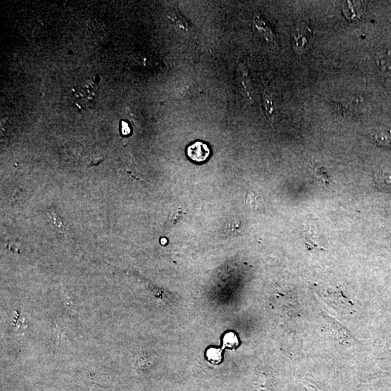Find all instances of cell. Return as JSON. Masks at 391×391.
<instances>
[{
	"mask_svg": "<svg viewBox=\"0 0 391 391\" xmlns=\"http://www.w3.org/2000/svg\"><path fill=\"white\" fill-rule=\"evenodd\" d=\"M121 133L123 135H130V132H131L130 125L126 121H121Z\"/></svg>",
	"mask_w": 391,
	"mask_h": 391,
	"instance_id": "5bb4252c",
	"label": "cell"
},
{
	"mask_svg": "<svg viewBox=\"0 0 391 391\" xmlns=\"http://www.w3.org/2000/svg\"><path fill=\"white\" fill-rule=\"evenodd\" d=\"M374 182L379 190L391 193V172L379 171L374 175Z\"/></svg>",
	"mask_w": 391,
	"mask_h": 391,
	"instance_id": "8992f818",
	"label": "cell"
},
{
	"mask_svg": "<svg viewBox=\"0 0 391 391\" xmlns=\"http://www.w3.org/2000/svg\"><path fill=\"white\" fill-rule=\"evenodd\" d=\"M187 155L189 158L194 162H203L209 157L210 150L206 144L196 141L188 147Z\"/></svg>",
	"mask_w": 391,
	"mask_h": 391,
	"instance_id": "3957f363",
	"label": "cell"
},
{
	"mask_svg": "<svg viewBox=\"0 0 391 391\" xmlns=\"http://www.w3.org/2000/svg\"><path fill=\"white\" fill-rule=\"evenodd\" d=\"M338 102L341 104L343 115H346L347 116H357L360 113L361 101L359 96H346L342 98Z\"/></svg>",
	"mask_w": 391,
	"mask_h": 391,
	"instance_id": "5b68a950",
	"label": "cell"
},
{
	"mask_svg": "<svg viewBox=\"0 0 391 391\" xmlns=\"http://www.w3.org/2000/svg\"><path fill=\"white\" fill-rule=\"evenodd\" d=\"M343 8L345 15L350 20L358 19L363 13V8L360 2H345Z\"/></svg>",
	"mask_w": 391,
	"mask_h": 391,
	"instance_id": "52a82bcc",
	"label": "cell"
},
{
	"mask_svg": "<svg viewBox=\"0 0 391 391\" xmlns=\"http://www.w3.org/2000/svg\"><path fill=\"white\" fill-rule=\"evenodd\" d=\"M263 99L266 113H267V116L270 117L272 116V113H273V104H272V97H271L268 93L264 92Z\"/></svg>",
	"mask_w": 391,
	"mask_h": 391,
	"instance_id": "4fadbf2b",
	"label": "cell"
},
{
	"mask_svg": "<svg viewBox=\"0 0 391 391\" xmlns=\"http://www.w3.org/2000/svg\"><path fill=\"white\" fill-rule=\"evenodd\" d=\"M48 216L51 223L57 231L60 232V233H64L66 231V227L64 225L62 220L56 213L50 212L48 213Z\"/></svg>",
	"mask_w": 391,
	"mask_h": 391,
	"instance_id": "9c48e42d",
	"label": "cell"
},
{
	"mask_svg": "<svg viewBox=\"0 0 391 391\" xmlns=\"http://www.w3.org/2000/svg\"><path fill=\"white\" fill-rule=\"evenodd\" d=\"M377 65L382 70H391V50H382L376 56Z\"/></svg>",
	"mask_w": 391,
	"mask_h": 391,
	"instance_id": "ba28073f",
	"label": "cell"
},
{
	"mask_svg": "<svg viewBox=\"0 0 391 391\" xmlns=\"http://www.w3.org/2000/svg\"><path fill=\"white\" fill-rule=\"evenodd\" d=\"M98 86L91 80L84 81L72 91V100L79 110H90L95 106Z\"/></svg>",
	"mask_w": 391,
	"mask_h": 391,
	"instance_id": "6da1fadb",
	"label": "cell"
},
{
	"mask_svg": "<svg viewBox=\"0 0 391 391\" xmlns=\"http://www.w3.org/2000/svg\"><path fill=\"white\" fill-rule=\"evenodd\" d=\"M221 350L218 348H211L206 352L208 360L215 364L219 363L221 361Z\"/></svg>",
	"mask_w": 391,
	"mask_h": 391,
	"instance_id": "7c38bea8",
	"label": "cell"
},
{
	"mask_svg": "<svg viewBox=\"0 0 391 391\" xmlns=\"http://www.w3.org/2000/svg\"><path fill=\"white\" fill-rule=\"evenodd\" d=\"M293 46L298 53L307 50L312 42V32L304 23H299L292 31Z\"/></svg>",
	"mask_w": 391,
	"mask_h": 391,
	"instance_id": "7a4b0ae2",
	"label": "cell"
},
{
	"mask_svg": "<svg viewBox=\"0 0 391 391\" xmlns=\"http://www.w3.org/2000/svg\"><path fill=\"white\" fill-rule=\"evenodd\" d=\"M238 345V340L236 335L233 333H227L223 338L224 348H235Z\"/></svg>",
	"mask_w": 391,
	"mask_h": 391,
	"instance_id": "8fae6325",
	"label": "cell"
},
{
	"mask_svg": "<svg viewBox=\"0 0 391 391\" xmlns=\"http://www.w3.org/2000/svg\"><path fill=\"white\" fill-rule=\"evenodd\" d=\"M253 28L256 34L263 37L267 42H275V35L272 33V30L257 13L254 15Z\"/></svg>",
	"mask_w": 391,
	"mask_h": 391,
	"instance_id": "277c9868",
	"label": "cell"
},
{
	"mask_svg": "<svg viewBox=\"0 0 391 391\" xmlns=\"http://www.w3.org/2000/svg\"><path fill=\"white\" fill-rule=\"evenodd\" d=\"M373 139L375 140V143L380 147L391 148L390 133H379V134L374 135Z\"/></svg>",
	"mask_w": 391,
	"mask_h": 391,
	"instance_id": "30bf717a",
	"label": "cell"
}]
</instances>
